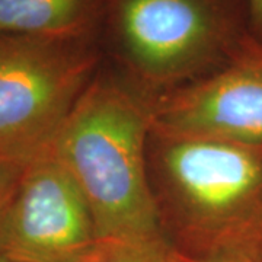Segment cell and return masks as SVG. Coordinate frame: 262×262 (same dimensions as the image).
Masks as SVG:
<instances>
[{"mask_svg": "<svg viewBox=\"0 0 262 262\" xmlns=\"http://www.w3.org/2000/svg\"><path fill=\"white\" fill-rule=\"evenodd\" d=\"M150 187L162 234L210 262H262V146L153 125Z\"/></svg>", "mask_w": 262, "mask_h": 262, "instance_id": "1", "label": "cell"}, {"mask_svg": "<svg viewBox=\"0 0 262 262\" xmlns=\"http://www.w3.org/2000/svg\"><path fill=\"white\" fill-rule=\"evenodd\" d=\"M151 98L101 67L51 146L75 179L98 237H165L150 187Z\"/></svg>", "mask_w": 262, "mask_h": 262, "instance_id": "2", "label": "cell"}, {"mask_svg": "<svg viewBox=\"0 0 262 262\" xmlns=\"http://www.w3.org/2000/svg\"><path fill=\"white\" fill-rule=\"evenodd\" d=\"M249 35L246 0H99L103 54L151 99L213 75Z\"/></svg>", "mask_w": 262, "mask_h": 262, "instance_id": "3", "label": "cell"}, {"mask_svg": "<svg viewBox=\"0 0 262 262\" xmlns=\"http://www.w3.org/2000/svg\"><path fill=\"white\" fill-rule=\"evenodd\" d=\"M102 61L98 35L0 34V160L25 165L51 149Z\"/></svg>", "mask_w": 262, "mask_h": 262, "instance_id": "4", "label": "cell"}, {"mask_svg": "<svg viewBox=\"0 0 262 262\" xmlns=\"http://www.w3.org/2000/svg\"><path fill=\"white\" fill-rule=\"evenodd\" d=\"M96 239L83 194L51 150L25 163L0 211V258L75 262Z\"/></svg>", "mask_w": 262, "mask_h": 262, "instance_id": "5", "label": "cell"}, {"mask_svg": "<svg viewBox=\"0 0 262 262\" xmlns=\"http://www.w3.org/2000/svg\"><path fill=\"white\" fill-rule=\"evenodd\" d=\"M153 125L262 146V42L252 35L213 75L151 99Z\"/></svg>", "mask_w": 262, "mask_h": 262, "instance_id": "6", "label": "cell"}, {"mask_svg": "<svg viewBox=\"0 0 262 262\" xmlns=\"http://www.w3.org/2000/svg\"><path fill=\"white\" fill-rule=\"evenodd\" d=\"M99 0H0V34L98 35Z\"/></svg>", "mask_w": 262, "mask_h": 262, "instance_id": "7", "label": "cell"}, {"mask_svg": "<svg viewBox=\"0 0 262 262\" xmlns=\"http://www.w3.org/2000/svg\"><path fill=\"white\" fill-rule=\"evenodd\" d=\"M75 262H181L165 237H98Z\"/></svg>", "mask_w": 262, "mask_h": 262, "instance_id": "8", "label": "cell"}, {"mask_svg": "<svg viewBox=\"0 0 262 262\" xmlns=\"http://www.w3.org/2000/svg\"><path fill=\"white\" fill-rule=\"evenodd\" d=\"M24 165L0 160V211L6 204L12 189L18 182Z\"/></svg>", "mask_w": 262, "mask_h": 262, "instance_id": "9", "label": "cell"}, {"mask_svg": "<svg viewBox=\"0 0 262 262\" xmlns=\"http://www.w3.org/2000/svg\"><path fill=\"white\" fill-rule=\"evenodd\" d=\"M249 32L255 39L262 42V0H246Z\"/></svg>", "mask_w": 262, "mask_h": 262, "instance_id": "10", "label": "cell"}, {"mask_svg": "<svg viewBox=\"0 0 262 262\" xmlns=\"http://www.w3.org/2000/svg\"><path fill=\"white\" fill-rule=\"evenodd\" d=\"M181 262H210V261H200V259H192V258H188L185 255L181 253Z\"/></svg>", "mask_w": 262, "mask_h": 262, "instance_id": "11", "label": "cell"}, {"mask_svg": "<svg viewBox=\"0 0 262 262\" xmlns=\"http://www.w3.org/2000/svg\"><path fill=\"white\" fill-rule=\"evenodd\" d=\"M0 262H10V261H6V259H2V258H0Z\"/></svg>", "mask_w": 262, "mask_h": 262, "instance_id": "12", "label": "cell"}]
</instances>
